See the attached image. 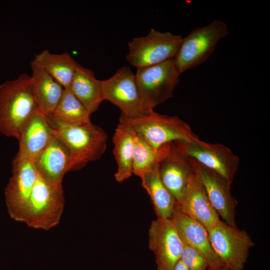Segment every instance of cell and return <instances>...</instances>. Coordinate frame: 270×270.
I'll return each mask as SVG.
<instances>
[{
  "mask_svg": "<svg viewBox=\"0 0 270 270\" xmlns=\"http://www.w3.org/2000/svg\"><path fill=\"white\" fill-rule=\"evenodd\" d=\"M64 206L62 186L54 184L38 174L24 222L33 228L48 230L59 224Z\"/></svg>",
  "mask_w": 270,
  "mask_h": 270,
  "instance_id": "obj_5",
  "label": "cell"
},
{
  "mask_svg": "<svg viewBox=\"0 0 270 270\" xmlns=\"http://www.w3.org/2000/svg\"><path fill=\"white\" fill-rule=\"evenodd\" d=\"M70 162L68 147L54 133L33 162L38 174L44 179L54 184L61 186L64 174L68 172Z\"/></svg>",
  "mask_w": 270,
  "mask_h": 270,
  "instance_id": "obj_18",
  "label": "cell"
},
{
  "mask_svg": "<svg viewBox=\"0 0 270 270\" xmlns=\"http://www.w3.org/2000/svg\"><path fill=\"white\" fill-rule=\"evenodd\" d=\"M208 234L214 252L228 270H244L249 252L254 245L247 232L220 220Z\"/></svg>",
  "mask_w": 270,
  "mask_h": 270,
  "instance_id": "obj_7",
  "label": "cell"
},
{
  "mask_svg": "<svg viewBox=\"0 0 270 270\" xmlns=\"http://www.w3.org/2000/svg\"><path fill=\"white\" fill-rule=\"evenodd\" d=\"M136 134L156 150L176 142L199 139L190 125L178 116H167L154 111L134 118L120 116Z\"/></svg>",
  "mask_w": 270,
  "mask_h": 270,
  "instance_id": "obj_3",
  "label": "cell"
},
{
  "mask_svg": "<svg viewBox=\"0 0 270 270\" xmlns=\"http://www.w3.org/2000/svg\"><path fill=\"white\" fill-rule=\"evenodd\" d=\"M182 38L180 35L151 28L146 36L134 38L128 42L126 58L136 68L174 59Z\"/></svg>",
  "mask_w": 270,
  "mask_h": 270,
  "instance_id": "obj_8",
  "label": "cell"
},
{
  "mask_svg": "<svg viewBox=\"0 0 270 270\" xmlns=\"http://www.w3.org/2000/svg\"><path fill=\"white\" fill-rule=\"evenodd\" d=\"M158 164L140 178L142 184L152 200L158 218H170L176 201L160 179Z\"/></svg>",
  "mask_w": 270,
  "mask_h": 270,
  "instance_id": "obj_23",
  "label": "cell"
},
{
  "mask_svg": "<svg viewBox=\"0 0 270 270\" xmlns=\"http://www.w3.org/2000/svg\"><path fill=\"white\" fill-rule=\"evenodd\" d=\"M69 89L92 114L104 100L101 80L90 69L78 64Z\"/></svg>",
  "mask_w": 270,
  "mask_h": 270,
  "instance_id": "obj_20",
  "label": "cell"
},
{
  "mask_svg": "<svg viewBox=\"0 0 270 270\" xmlns=\"http://www.w3.org/2000/svg\"><path fill=\"white\" fill-rule=\"evenodd\" d=\"M206 270H228L224 266H221L214 267H208Z\"/></svg>",
  "mask_w": 270,
  "mask_h": 270,
  "instance_id": "obj_28",
  "label": "cell"
},
{
  "mask_svg": "<svg viewBox=\"0 0 270 270\" xmlns=\"http://www.w3.org/2000/svg\"><path fill=\"white\" fill-rule=\"evenodd\" d=\"M34 60L64 89L69 88L78 64L70 54L45 50L36 54Z\"/></svg>",
  "mask_w": 270,
  "mask_h": 270,
  "instance_id": "obj_22",
  "label": "cell"
},
{
  "mask_svg": "<svg viewBox=\"0 0 270 270\" xmlns=\"http://www.w3.org/2000/svg\"><path fill=\"white\" fill-rule=\"evenodd\" d=\"M37 110L28 74H22L0 86V132L4 135L18 140Z\"/></svg>",
  "mask_w": 270,
  "mask_h": 270,
  "instance_id": "obj_1",
  "label": "cell"
},
{
  "mask_svg": "<svg viewBox=\"0 0 270 270\" xmlns=\"http://www.w3.org/2000/svg\"><path fill=\"white\" fill-rule=\"evenodd\" d=\"M113 153L118 164L115 178L122 182L133 174V154L134 132L129 126L120 118L119 123L113 136Z\"/></svg>",
  "mask_w": 270,
  "mask_h": 270,
  "instance_id": "obj_21",
  "label": "cell"
},
{
  "mask_svg": "<svg viewBox=\"0 0 270 270\" xmlns=\"http://www.w3.org/2000/svg\"><path fill=\"white\" fill-rule=\"evenodd\" d=\"M175 143L186 156L218 172L232 184L240 158L230 148L220 144H211L200 139Z\"/></svg>",
  "mask_w": 270,
  "mask_h": 270,
  "instance_id": "obj_10",
  "label": "cell"
},
{
  "mask_svg": "<svg viewBox=\"0 0 270 270\" xmlns=\"http://www.w3.org/2000/svg\"><path fill=\"white\" fill-rule=\"evenodd\" d=\"M190 158L194 172L220 220L231 226H236V210L238 203L231 192L232 184L218 172Z\"/></svg>",
  "mask_w": 270,
  "mask_h": 270,
  "instance_id": "obj_12",
  "label": "cell"
},
{
  "mask_svg": "<svg viewBox=\"0 0 270 270\" xmlns=\"http://www.w3.org/2000/svg\"><path fill=\"white\" fill-rule=\"evenodd\" d=\"M176 203L184 213L200 222L208 231L220 220L195 173Z\"/></svg>",
  "mask_w": 270,
  "mask_h": 270,
  "instance_id": "obj_16",
  "label": "cell"
},
{
  "mask_svg": "<svg viewBox=\"0 0 270 270\" xmlns=\"http://www.w3.org/2000/svg\"><path fill=\"white\" fill-rule=\"evenodd\" d=\"M180 74L174 60L137 68L135 78L144 106L148 113L172 97Z\"/></svg>",
  "mask_w": 270,
  "mask_h": 270,
  "instance_id": "obj_6",
  "label": "cell"
},
{
  "mask_svg": "<svg viewBox=\"0 0 270 270\" xmlns=\"http://www.w3.org/2000/svg\"><path fill=\"white\" fill-rule=\"evenodd\" d=\"M182 242L183 248L180 260L188 270H206L209 266L204 256L194 248Z\"/></svg>",
  "mask_w": 270,
  "mask_h": 270,
  "instance_id": "obj_26",
  "label": "cell"
},
{
  "mask_svg": "<svg viewBox=\"0 0 270 270\" xmlns=\"http://www.w3.org/2000/svg\"><path fill=\"white\" fill-rule=\"evenodd\" d=\"M104 100L118 107L121 116L134 118L148 114L142 102L136 84L135 74L128 66L118 69L112 76L101 80Z\"/></svg>",
  "mask_w": 270,
  "mask_h": 270,
  "instance_id": "obj_9",
  "label": "cell"
},
{
  "mask_svg": "<svg viewBox=\"0 0 270 270\" xmlns=\"http://www.w3.org/2000/svg\"><path fill=\"white\" fill-rule=\"evenodd\" d=\"M148 236L149 248L154 254L158 270H174L180 258L183 244L171 220L152 221Z\"/></svg>",
  "mask_w": 270,
  "mask_h": 270,
  "instance_id": "obj_13",
  "label": "cell"
},
{
  "mask_svg": "<svg viewBox=\"0 0 270 270\" xmlns=\"http://www.w3.org/2000/svg\"><path fill=\"white\" fill-rule=\"evenodd\" d=\"M170 219L182 241L200 252L209 267L224 266L210 245L207 230L200 222L184 213L177 203Z\"/></svg>",
  "mask_w": 270,
  "mask_h": 270,
  "instance_id": "obj_17",
  "label": "cell"
},
{
  "mask_svg": "<svg viewBox=\"0 0 270 270\" xmlns=\"http://www.w3.org/2000/svg\"><path fill=\"white\" fill-rule=\"evenodd\" d=\"M90 114L69 88L64 89L62 96L49 120L68 124L90 122Z\"/></svg>",
  "mask_w": 270,
  "mask_h": 270,
  "instance_id": "obj_24",
  "label": "cell"
},
{
  "mask_svg": "<svg viewBox=\"0 0 270 270\" xmlns=\"http://www.w3.org/2000/svg\"><path fill=\"white\" fill-rule=\"evenodd\" d=\"M30 86L38 110L48 118L53 114L64 88L34 60L30 62Z\"/></svg>",
  "mask_w": 270,
  "mask_h": 270,
  "instance_id": "obj_19",
  "label": "cell"
},
{
  "mask_svg": "<svg viewBox=\"0 0 270 270\" xmlns=\"http://www.w3.org/2000/svg\"><path fill=\"white\" fill-rule=\"evenodd\" d=\"M48 120L54 133L69 150L68 172L82 169L88 162L100 159L105 152L108 134L100 126L91 122L81 124H68Z\"/></svg>",
  "mask_w": 270,
  "mask_h": 270,
  "instance_id": "obj_2",
  "label": "cell"
},
{
  "mask_svg": "<svg viewBox=\"0 0 270 270\" xmlns=\"http://www.w3.org/2000/svg\"><path fill=\"white\" fill-rule=\"evenodd\" d=\"M158 172L162 183L176 202L181 198L194 173L190 158L178 148L175 142L170 144L160 162Z\"/></svg>",
  "mask_w": 270,
  "mask_h": 270,
  "instance_id": "obj_14",
  "label": "cell"
},
{
  "mask_svg": "<svg viewBox=\"0 0 270 270\" xmlns=\"http://www.w3.org/2000/svg\"><path fill=\"white\" fill-rule=\"evenodd\" d=\"M54 134L48 118L38 108L20 132L18 150L12 162L23 160L34 162Z\"/></svg>",
  "mask_w": 270,
  "mask_h": 270,
  "instance_id": "obj_15",
  "label": "cell"
},
{
  "mask_svg": "<svg viewBox=\"0 0 270 270\" xmlns=\"http://www.w3.org/2000/svg\"><path fill=\"white\" fill-rule=\"evenodd\" d=\"M38 176L32 162H12V174L4 190L6 204L10 217L24 222L28 202Z\"/></svg>",
  "mask_w": 270,
  "mask_h": 270,
  "instance_id": "obj_11",
  "label": "cell"
},
{
  "mask_svg": "<svg viewBox=\"0 0 270 270\" xmlns=\"http://www.w3.org/2000/svg\"><path fill=\"white\" fill-rule=\"evenodd\" d=\"M170 144L156 150L134 133L133 174L142 178L144 174L150 171L161 160Z\"/></svg>",
  "mask_w": 270,
  "mask_h": 270,
  "instance_id": "obj_25",
  "label": "cell"
},
{
  "mask_svg": "<svg viewBox=\"0 0 270 270\" xmlns=\"http://www.w3.org/2000/svg\"><path fill=\"white\" fill-rule=\"evenodd\" d=\"M228 34L226 24L217 20L193 30L182 38L173 59L179 74L204 62Z\"/></svg>",
  "mask_w": 270,
  "mask_h": 270,
  "instance_id": "obj_4",
  "label": "cell"
},
{
  "mask_svg": "<svg viewBox=\"0 0 270 270\" xmlns=\"http://www.w3.org/2000/svg\"><path fill=\"white\" fill-rule=\"evenodd\" d=\"M174 270H188L184 262L180 260L175 266Z\"/></svg>",
  "mask_w": 270,
  "mask_h": 270,
  "instance_id": "obj_27",
  "label": "cell"
}]
</instances>
